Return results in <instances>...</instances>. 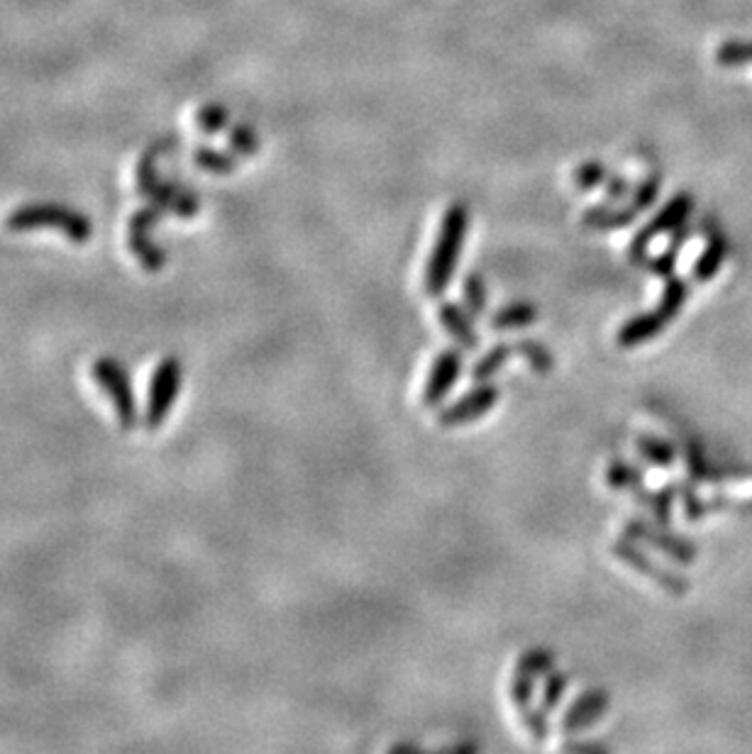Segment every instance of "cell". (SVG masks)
Returning <instances> with one entry per match:
<instances>
[{
  "mask_svg": "<svg viewBox=\"0 0 752 754\" xmlns=\"http://www.w3.org/2000/svg\"><path fill=\"white\" fill-rule=\"evenodd\" d=\"M437 318H439V325L445 328V332L462 347V350L465 352L479 350V342H481L479 332L472 325V318L465 310H462V306L453 304V300H443V304L437 306Z\"/></svg>",
  "mask_w": 752,
  "mask_h": 754,
  "instance_id": "12",
  "label": "cell"
},
{
  "mask_svg": "<svg viewBox=\"0 0 752 754\" xmlns=\"http://www.w3.org/2000/svg\"><path fill=\"white\" fill-rule=\"evenodd\" d=\"M520 713V721H523L528 735L533 742H546L550 735V721H548V713L540 709H533V705H528V709L518 711Z\"/></svg>",
  "mask_w": 752,
  "mask_h": 754,
  "instance_id": "26",
  "label": "cell"
},
{
  "mask_svg": "<svg viewBox=\"0 0 752 754\" xmlns=\"http://www.w3.org/2000/svg\"><path fill=\"white\" fill-rule=\"evenodd\" d=\"M687 298H689V284L685 282V278L669 276L665 288H663V298H659L657 308L663 310L669 320H675L681 312V308H685Z\"/></svg>",
  "mask_w": 752,
  "mask_h": 754,
  "instance_id": "21",
  "label": "cell"
},
{
  "mask_svg": "<svg viewBox=\"0 0 752 754\" xmlns=\"http://www.w3.org/2000/svg\"><path fill=\"white\" fill-rule=\"evenodd\" d=\"M635 447H638L640 457L645 461H650L653 467L672 469L677 464V452H675L672 443H667V439L657 437V435H647V433L638 435L635 437Z\"/></svg>",
  "mask_w": 752,
  "mask_h": 754,
  "instance_id": "15",
  "label": "cell"
},
{
  "mask_svg": "<svg viewBox=\"0 0 752 754\" xmlns=\"http://www.w3.org/2000/svg\"><path fill=\"white\" fill-rule=\"evenodd\" d=\"M462 298H465V306L474 318L484 316L486 312V288H484L481 276L472 274L465 278V284H462Z\"/></svg>",
  "mask_w": 752,
  "mask_h": 754,
  "instance_id": "25",
  "label": "cell"
},
{
  "mask_svg": "<svg viewBox=\"0 0 752 754\" xmlns=\"http://www.w3.org/2000/svg\"><path fill=\"white\" fill-rule=\"evenodd\" d=\"M635 501H638L643 508H647L653 513V518L657 523H672V503H675V491L672 489H663V491H650L640 486V489L633 491Z\"/></svg>",
  "mask_w": 752,
  "mask_h": 754,
  "instance_id": "18",
  "label": "cell"
},
{
  "mask_svg": "<svg viewBox=\"0 0 752 754\" xmlns=\"http://www.w3.org/2000/svg\"><path fill=\"white\" fill-rule=\"evenodd\" d=\"M513 352H516V347L508 344V342L491 347V350L486 352L477 364H472V369H469V376H472L474 384H486V381H491L508 364V359H511Z\"/></svg>",
  "mask_w": 752,
  "mask_h": 754,
  "instance_id": "16",
  "label": "cell"
},
{
  "mask_svg": "<svg viewBox=\"0 0 752 754\" xmlns=\"http://www.w3.org/2000/svg\"><path fill=\"white\" fill-rule=\"evenodd\" d=\"M566 687H570V679H566L564 671L552 669L550 675L546 677V687H542V695H540V709L546 713H552L560 709V703L566 693Z\"/></svg>",
  "mask_w": 752,
  "mask_h": 754,
  "instance_id": "23",
  "label": "cell"
},
{
  "mask_svg": "<svg viewBox=\"0 0 752 754\" xmlns=\"http://www.w3.org/2000/svg\"><path fill=\"white\" fill-rule=\"evenodd\" d=\"M94 376L98 381V386L110 393L123 431H133V427L140 423V413H137L135 391L127 371L120 367V362H115V359L100 357L94 364Z\"/></svg>",
  "mask_w": 752,
  "mask_h": 754,
  "instance_id": "5",
  "label": "cell"
},
{
  "mask_svg": "<svg viewBox=\"0 0 752 754\" xmlns=\"http://www.w3.org/2000/svg\"><path fill=\"white\" fill-rule=\"evenodd\" d=\"M608 705H611V699L604 689H589L580 695V699H574L570 703V709L564 711L560 730L566 735L582 733V730L592 728L594 723L601 721V718H604Z\"/></svg>",
  "mask_w": 752,
  "mask_h": 754,
  "instance_id": "10",
  "label": "cell"
},
{
  "mask_svg": "<svg viewBox=\"0 0 752 754\" xmlns=\"http://www.w3.org/2000/svg\"><path fill=\"white\" fill-rule=\"evenodd\" d=\"M623 532H626V535L635 542L653 544L655 550L672 556L675 562H681V564L697 562V550H693L685 538L669 532L663 523H653V520H643V518H631L626 528H623Z\"/></svg>",
  "mask_w": 752,
  "mask_h": 754,
  "instance_id": "7",
  "label": "cell"
},
{
  "mask_svg": "<svg viewBox=\"0 0 752 754\" xmlns=\"http://www.w3.org/2000/svg\"><path fill=\"white\" fill-rule=\"evenodd\" d=\"M161 208L159 205H152V208H142L140 213H135L133 220H130V235H127V240H130V249L137 259H140V264L145 266L147 272H161L165 269V264H167V254L161 252L152 237H149V230H152V225L157 223V220L161 217Z\"/></svg>",
  "mask_w": 752,
  "mask_h": 754,
  "instance_id": "8",
  "label": "cell"
},
{
  "mask_svg": "<svg viewBox=\"0 0 752 754\" xmlns=\"http://www.w3.org/2000/svg\"><path fill=\"white\" fill-rule=\"evenodd\" d=\"M540 318V310L536 304H528V300H516V304H508L499 308L489 320V328L496 332H508V330H520L533 325Z\"/></svg>",
  "mask_w": 752,
  "mask_h": 754,
  "instance_id": "13",
  "label": "cell"
},
{
  "mask_svg": "<svg viewBox=\"0 0 752 754\" xmlns=\"http://www.w3.org/2000/svg\"><path fill=\"white\" fill-rule=\"evenodd\" d=\"M725 254H728V242L723 237H713L709 242V247L703 249L697 266H693V278H697V282H701V284L716 278V274L721 272V266L725 262Z\"/></svg>",
  "mask_w": 752,
  "mask_h": 754,
  "instance_id": "19",
  "label": "cell"
},
{
  "mask_svg": "<svg viewBox=\"0 0 752 754\" xmlns=\"http://www.w3.org/2000/svg\"><path fill=\"white\" fill-rule=\"evenodd\" d=\"M552 667H554V655L550 652V649L536 647V649H528V652L520 655L516 671H523V675H530V677L538 679V677H548Z\"/></svg>",
  "mask_w": 752,
  "mask_h": 754,
  "instance_id": "22",
  "label": "cell"
},
{
  "mask_svg": "<svg viewBox=\"0 0 752 754\" xmlns=\"http://www.w3.org/2000/svg\"><path fill=\"white\" fill-rule=\"evenodd\" d=\"M499 401H501V389L486 381V384H479L477 389L467 391L465 396H459L455 403L445 405V408L437 415V425L445 427V431L472 425L474 421H481L484 415H489L496 405H499Z\"/></svg>",
  "mask_w": 752,
  "mask_h": 754,
  "instance_id": "6",
  "label": "cell"
},
{
  "mask_svg": "<svg viewBox=\"0 0 752 754\" xmlns=\"http://www.w3.org/2000/svg\"><path fill=\"white\" fill-rule=\"evenodd\" d=\"M611 552L613 556L621 564H626L628 570H633L635 574H640L645 576L647 582H653L657 584L663 591H667V594H677V596H685L687 591H689V582L685 576H679L675 574L672 570H667V566L663 564H657L650 554H645L638 544H635V540H631L628 535L626 538H621L611 544Z\"/></svg>",
  "mask_w": 752,
  "mask_h": 754,
  "instance_id": "4",
  "label": "cell"
},
{
  "mask_svg": "<svg viewBox=\"0 0 752 754\" xmlns=\"http://www.w3.org/2000/svg\"><path fill=\"white\" fill-rule=\"evenodd\" d=\"M689 208H691V201L687 199V195H681V199H677L675 203H669L667 211L657 217V223L650 225V230L643 232V235L638 237V242H635L633 249H631V257L640 259V257H643V252H645L647 240L655 237V235H659V232H665V230H675V227H679V225H681V220L687 217Z\"/></svg>",
  "mask_w": 752,
  "mask_h": 754,
  "instance_id": "14",
  "label": "cell"
},
{
  "mask_svg": "<svg viewBox=\"0 0 752 754\" xmlns=\"http://www.w3.org/2000/svg\"><path fill=\"white\" fill-rule=\"evenodd\" d=\"M513 347H516V352L526 359L528 367L536 371V374L548 376L554 371V357L542 342L523 338V340H518Z\"/></svg>",
  "mask_w": 752,
  "mask_h": 754,
  "instance_id": "20",
  "label": "cell"
},
{
  "mask_svg": "<svg viewBox=\"0 0 752 754\" xmlns=\"http://www.w3.org/2000/svg\"><path fill=\"white\" fill-rule=\"evenodd\" d=\"M679 493H681V501H685V513H687V518L691 520V523H697L699 518H703L706 513H709L711 506L701 503V498L693 493L689 486H685V489H681Z\"/></svg>",
  "mask_w": 752,
  "mask_h": 754,
  "instance_id": "28",
  "label": "cell"
},
{
  "mask_svg": "<svg viewBox=\"0 0 752 754\" xmlns=\"http://www.w3.org/2000/svg\"><path fill=\"white\" fill-rule=\"evenodd\" d=\"M604 479H606L608 489H613V491H635L643 486L645 471L640 467H635V464H631V461L616 459L606 467Z\"/></svg>",
  "mask_w": 752,
  "mask_h": 754,
  "instance_id": "17",
  "label": "cell"
},
{
  "mask_svg": "<svg viewBox=\"0 0 752 754\" xmlns=\"http://www.w3.org/2000/svg\"><path fill=\"white\" fill-rule=\"evenodd\" d=\"M465 369V357L459 350H445L435 357L431 374H427L423 389V405L425 408H439L447 393L455 389V384Z\"/></svg>",
  "mask_w": 752,
  "mask_h": 754,
  "instance_id": "9",
  "label": "cell"
},
{
  "mask_svg": "<svg viewBox=\"0 0 752 754\" xmlns=\"http://www.w3.org/2000/svg\"><path fill=\"white\" fill-rule=\"evenodd\" d=\"M719 60L721 64H752V42L725 44Z\"/></svg>",
  "mask_w": 752,
  "mask_h": 754,
  "instance_id": "27",
  "label": "cell"
},
{
  "mask_svg": "<svg viewBox=\"0 0 752 754\" xmlns=\"http://www.w3.org/2000/svg\"><path fill=\"white\" fill-rule=\"evenodd\" d=\"M669 322L672 320H669L659 308L638 312V316H633L621 325L616 332V342L621 350H635V347L659 338V334L667 330Z\"/></svg>",
  "mask_w": 752,
  "mask_h": 754,
  "instance_id": "11",
  "label": "cell"
},
{
  "mask_svg": "<svg viewBox=\"0 0 752 754\" xmlns=\"http://www.w3.org/2000/svg\"><path fill=\"white\" fill-rule=\"evenodd\" d=\"M181 376H183V369L177 357L161 359L152 376V386H149V399H147V411H145L147 431H159V427L167 423V417L179 396Z\"/></svg>",
  "mask_w": 752,
  "mask_h": 754,
  "instance_id": "3",
  "label": "cell"
},
{
  "mask_svg": "<svg viewBox=\"0 0 752 754\" xmlns=\"http://www.w3.org/2000/svg\"><path fill=\"white\" fill-rule=\"evenodd\" d=\"M536 677L523 675V671H513V679H511V687H508V695H511V703L516 705L518 711L528 709V705H533L536 699Z\"/></svg>",
  "mask_w": 752,
  "mask_h": 754,
  "instance_id": "24",
  "label": "cell"
},
{
  "mask_svg": "<svg viewBox=\"0 0 752 754\" xmlns=\"http://www.w3.org/2000/svg\"><path fill=\"white\" fill-rule=\"evenodd\" d=\"M6 225L13 232L52 227V230L64 232V235L74 242H88L91 235H94V227H91V220L86 215H81L72 211V208H64L56 203L22 205L8 215Z\"/></svg>",
  "mask_w": 752,
  "mask_h": 754,
  "instance_id": "1",
  "label": "cell"
},
{
  "mask_svg": "<svg viewBox=\"0 0 752 754\" xmlns=\"http://www.w3.org/2000/svg\"><path fill=\"white\" fill-rule=\"evenodd\" d=\"M462 237H465V215L455 211L445 220L443 237H439L437 249L433 252V257L431 262H427V269H425V294L431 298L443 296L447 291L449 282H453L455 266L459 259Z\"/></svg>",
  "mask_w": 752,
  "mask_h": 754,
  "instance_id": "2",
  "label": "cell"
}]
</instances>
